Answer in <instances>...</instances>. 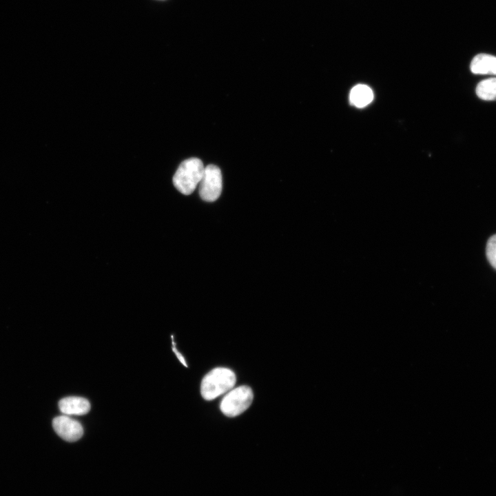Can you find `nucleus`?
<instances>
[{
  "label": "nucleus",
  "mask_w": 496,
  "mask_h": 496,
  "mask_svg": "<svg viewBox=\"0 0 496 496\" xmlns=\"http://www.w3.org/2000/svg\"><path fill=\"white\" fill-rule=\"evenodd\" d=\"M205 167L198 158L183 161L173 176V184L178 191L189 195L195 190L202 178Z\"/></svg>",
  "instance_id": "f257e3e1"
},
{
  "label": "nucleus",
  "mask_w": 496,
  "mask_h": 496,
  "mask_svg": "<svg viewBox=\"0 0 496 496\" xmlns=\"http://www.w3.org/2000/svg\"><path fill=\"white\" fill-rule=\"evenodd\" d=\"M235 373L230 369L218 367L212 369L203 379L200 393L206 400H211L230 390L236 384Z\"/></svg>",
  "instance_id": "f03ea898"
},
{
  "label": "nucleus",
  "mask_w": 496,
  "mask_h": 496,
  "mask_svg": "<svg viewBox=\"0 0 496 496\" xmlns=\"http://www.w3.org/2000/svg\"><path fill=\"white\" fill-rule=\"evenodd\" d=\"M253 397V392L249 386H238L223 398L220 404V410L228 417H236L249 407Z\"/></svg>",
  "instance_id": "7ed1b4c3"
},
{
  "label": "nucleus",
  "mask_w": 496,
  "mask_h": 496,
  "mask_svg": "<svg viewBox=\"0 0 496 496\" xmlns=\"http://www.w3.org/2000/svg\"><path fill=\"white\" fill-rule=\"evenodd\" d=\"M223 188L221 171L214 165L205 167L204 172L199 183V194L206 202H214L220 196Z\"/></svg>",
  "instance_id": "20e7f679"
},
{
  "label": "nucleus",
  "mask_w": 496,
  "mask_h": 496,
  "mask_svg": "<svg viewBox=\"0 0 496 496\" xmlns=\"http://www.w3.org/2000/svg\"><path fill=\"white\" fill-rule=\"evenodd\" d=\"M52 426L56 434L68 442L76 441L83 434V428L80 422L67 415L54 418Z\"/></svg>",
  "instance_id": "39448f33"
},
{
  "label": "nucleus",
  "mask_w": 496,
  "mask_h": 496,
  "mask_svg": "<svg viewBox=\"0 0 496 496\" xmlns=\"http://www.w3.org/2000/svg\"><path fill=\"white\" fill-rule=\"evenodd\" d=\"M60 411L66 415H81L90 410L89 401L81 397L70 396L61 399L59 402Z\"/></svg>",
  "instance_id": "423d86ee"
},
{
  "label": "nucleus",
  "mask_w": 496,
  "mask_h": 496,
  "mask_svg": "<svg viewBox=\"0 0 496 496\" xmlns=\"http://www.w3.org/2000/svg\"><path fill=\"white\" fill-rule=\"evenodd\" d=\"M470 68L475 74L496 75V56L479 54L471 61Z\"/></svg>",
  "instance_id": "0eeeda50"
},
{
  "label": "nucleus",
  "mask_w": 496,
  "mask_h": 496,
  "mask_svg": "<svg viewBox=\"0 0 496 496\" xmlns=\"http://www.w3.org/2000/svg\"><path fill=\"white\" fill-rule=\"evenodd\" d=\"M349 99L352 105L358 107H364L373 101V93L369 86L359 84L351 89Z\"/></svg>",
  "instance_id": "6e6552de"
},
{
  "label": "nucleus",
  "mask_w": 496,
  "mask_h": 496,
  "mask_svg": "<svg viewBox=\"0 0 496 496\" xmlns=\"http://www.w3.org/2000/svg\"><path fill=\"white\" fill-rule=\"evenodd\" d=\"M475 92L481 99L496 100V77L488 78L480 81L476 87Z\"/></svg>",
  "instance_id": "1a4fd4ad"
},
{
  "label": "nucleus",
  "mask_w": 496,
  "mask_h": 496,
  "mask_svg": "<svg viewBox=\"0 0 496 496\" xmlns=\"http://www.w3.org/2000/svg\"><path fill=\"white\" fill-rule=\"evenodd\" d=\"M486 256L490 265L496 269V234L490 236L486 242Z\"/></svg>",
  "instance_id": "9d476101"
},
{
  "label": "nucleus",
  "mask_w": 496,
  "mask_h": 496,
  "mask_svg": "<svg viewBox=\"0 0 496 496\" xmlns=\"http://www.w3.org/2000/svg\"><path fill=\"white\" fill-rule=\"evenodd\" d=\"M172 344H173L172 349H173L174 352L175 353L176 355L177 356L178 360L180 361V362L187 367V365L186 364L185 359H184L183 356L182 355V354L180 353V352H178V350L176 349V348L175 347V343L174 342V340H172Z\"/></svg>",
  "instance_id": "9b49d317"
}]
</instances>
